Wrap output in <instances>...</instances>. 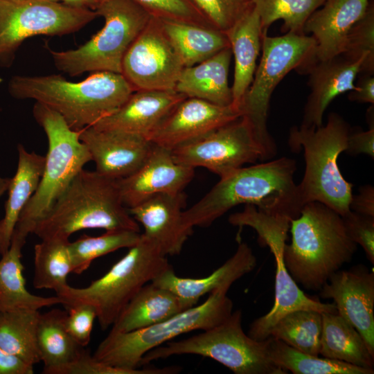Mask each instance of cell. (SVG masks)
I'll list each match as a JSON object with an SVG mask.
<instances>
[{
  "mask_svg": "<svg viewBox=\"0 0 374 374\" xmlns=\"http://www.w3.org/2000/svg\"><path fill=\"white\" fill-rule=\"evenodd\" d=\"M296 164L286 157L242 167L220 178L199 201L184 210V224L193 230L206 227L232 208L254 205L268 215L297 218L303 206L294 182Z\"/></svg>",
  "mask_w": 374,
  "mask_h": 374,
  "instance_id": "1",
  "label": "cell"
},
{
  "mask_svg": "<svg viewBox=\"0 0 374 374\" xmlns=\"http://www.w3.org/2000/svg\"><path fill=\"white\" fill-rule=\"evenodd\" d=\"M12 97L40 103L63 117L76 131L91 126L118 109L134 91L121 73L99 71L71 82L60 75L12 76Z\"/></svg>",
  "mask_w": 374,
  "mask_h": 374,
  "instance_id": "2",
  "label": "cell"
},
{
  "mask_svg": "<svg viewBox=\"0 0 374 374\" xmlns=\"http://www.w3.org/2000/svg\"><path fill=\"white\" fill-rule=\"evenodd\" d=\"M291 242L283 258L297 285L319 292L330 277L352 260L357 244L349 237L342 217L319 202L306 203L291 220Z\"/></svg>",
  "mask_w": 374,
  "mask_h": 374,
  "instance_id": "3",
  "label": "cell"
},
{
  "mask_svg": "<svg viewBox=\"0 0 374 374\" xmlns=\"http://www.w3.org/2000/svg\"><path fill=\"white\" fill-rule=\"evenodd\" d=\"M87 229L140 232L138 222L122 201L117 180L83 168L33 233L41 240L69 239L73 233Z\"/></svg>",
  "mask_w": 374,
  "mask_h": 374,
  "instance_id": "4",
  "label": "cell"
},
{
  "mask_svg": "<svg viewBox=\"0 0 374 374\" xmlns=\"http://www.w3.org/2000/svg\"><path fill=\"white\" fill-rule=\"evenodd\" d=\"M233 308V302L226 292L213 291L202 304L150 326L127 332L110 330L96 348L93 357L127 374H171L172 366L140 369L143 356L181 335L217 326L231 315Z\"/></svg>",
  "mask_w": 374,
  "mask_h": 374,
  "instance_id": "5",
  "label": "cell"
},
{
  "mask_svg": "<svg viewBox=\"0 0 374 374\" xmlns=\"http://www.w3.org/2000/svg\"><path fill=\"white\" fill-rule=\"evenodd\" d=\"M350 128L337 113L328 115L326 125L318 127L294 126L288 145L292 151H304L305 172L297 184L299 198L304 206L319 202L341 216L350 211L353 185L341 175L338 157L345 152Z\"/></svg>",
  "mask_w": 374,
  "mask_h": 374,
  "instance_id": "6",
  "label": "cell"
},
{
  "mask_svg": "<svg viewBox=\"0 0 374 374\" xmlns=\"http://www.w3.org/2000/svg\"><path fill=\"white\" fill-rule=\"evenodd\" d=\"M33 114L46 135L48 152L39 185L22 210L12 236L25 243L76 175L91 161L80 139V131L71 129L57 112L35 102Z\"/></svg>",
  "mask_w": 374,
  "mask_h": 374,
  "instance_id": "7",
  "label": "cell"
},
{
  "mask_svg": "<svg viewBox=\"0 0 374 374\" xmlns=\"http://www.w3.org/2000/svg\"><path fill=\"white\" fill-rule=\"evenodd\" d=\"M316 46L314 37L305 34L287 32L275 37L262 35L261 59L240 110L252 128L264 161L271 160L277 152L276 144L267 128L271 95L291 71L308 73L317 61Z\"/></svg>",
  "mask_w": 374,
  "mask_h": 374,
  "instance_id": "8",
  "label": "cell"
},
{
  "mask_svg": "<svg viewBox=\"0 0 374 374\" xmlns=\"http://www.w3.org/2000/svg\"><path fill=\"white\" fill-rule=\"evenodd\" d=\"M170 266L159 246L141 233L139 241L102 277L85 287L69 285L56 295L66 307L75 303L93 305L101 328L105 330L145 285Z\"/></svg>",
  "mask_w": 374,
  "mask_h": 374,
  "instance_id": "9",
  "label": "cell"
},
{
  "mask_svg": "<svg viewBox=\"0 0 374 374\" xmlns=\"http://www.w3.org/2000/svg\"><path fill=\"white\" fill-rule=\"evenodd\" d=\"M95 11L105 24L84 44L63 51L46 46L57 70L71 77L86 72L121 73L126 52L152 17L132 0H103Z\"/></svg>",
  "mask_w": 374,
  "mask_h": 374,
  "instance_id": "10",
  "label": "cell"
},
{
  "mask_svg": "<svg viewBox=\"0 0 374 374\" xmlns=\"http://www.w3.org/2000/svg\"><path fill=\"white\" fill-rule=\"evenodd\" d=\"M197 335L161 345L143 357L141 366L173 355H197L211 358L235 374H287L269 358L267 339L257 341L242 327V312H232L220 323Z\"/></svg>",
  "mask_w": 374,
  "mask_h": 374,
  "instance_id": "11",
  "label": "cell"
},
{
  "mask_svg": "<svg viewBox=\"0 0 374 374\" xmlns=\"http://www.w3.org/2000/svg\"><path fill=\"white\" fill-rule=\"evenodd\" d=\"M290 220L285 217L268 215L258 211L254 205L247 204L244 210L231 214L229 222L236 226H249L258 234L260 244L267 246L276 262L275 297L271 309L255 319L247 335L257 341L269 337L276 323L287 314L299 310L323 312H337L333 303H321L306 295L293 280L285 266L283 250L287 240Z\"/></svg>",
  "mask_w": 374,
  "mask_h": 374,
  "instance_id": "12",
  "label": "cell"
},
{
  "mask_svg": "<svg viewBox=\"0 0 374 374\" xmlns=\"http://www.w3.org/2000/svg\"><path fill=\"white\" fill-rule=\"evenodd\" d=\"M98 17L95 10L46 0H0V65L10 66L28 38L77 32Z\"/></svg>",
  "mask_w": 374,
  "mask_h": 374,
  "instance_id": "13",
  "label": "cell"
},
{
  "mask_svg": "<svg viewBox=\"0 0 374 374\" xmlns=\"http://www.w3.org/2000/svg\"><path fill=\"white\" fill-rule=\"evenodd\" d=\"M171 151L177 162L205 168L220 178L244 164L264 161L252 128L242 116Z\"/></svg>",
  "mask_w": 374,
  "mask_h": 374,
  "instance_id": "14",
  "label": "cell"
},
{
  "mask_svg": "<svg viewBox=\"0 0 374 374\" xmlns=\"http://www.w3.org/2000/svg\"><path fill=\"white\" fill-rule=\"evenodd\" d=\"M184 68L160 19L152 16L126 52L121 74L134 91L172 90Z\"/></svg>",
  "mask_w": 374,
  "mask_h": 374,
  "instance_id": "15",
  "label": "cell"
},
{
  "mask_svg": "<svg viewBox=\"0 0 374 374\" xmlns=\"http://www.w3.org/2000/svg\"><path fill=\"white\" fill-rule=\"evenodd\" d=\"M334 301L337 312L362 335L374 355V272L362 264L338 270L319 291Z\"/></svg>",
  "mask_w": 374,
  "mask_h": 374,
  "instance_id": "16",
  "label": "cell"
},
{
  "mask_svg": "<svg viewBox=\"0 0 374 374\" xmlns=\"http://www.w3.org/2000/svg\"><path fill=\"white\" fill-rule=\"evenodd\" d=\"M241 116L240 110L232 105L220 106L204 100L186 97L170 112L148 139L154 145L172 150Z\"/></svg>",
  "mask_w": 374,
  "mask_h": 374,
  "instance_id": "17",
  "label": "cell"
},
{
  "mask_svg": "<svg viewBox=\"0 0 374 374\" xmlns=\"http://www.w3.org/2000/svg\"><path fill=\"white\" fill-rule=\"evenodd\" d=\"M80 139L87 148L96 171L112 179L126 177L146 160L154 144L147 138L93 126L80 131Z\"/></svg>",
  "mask_w": 374,
  "mask_h": 374,
  "instance_id": "18",
  "label": "cell"
},
{
  "mask_svg": "<svg viewBox=\"0 0 374 374\" xmlns=\"http://www.w3.org/2000/svg\"><path fill=\"white\" fill-rule=\"evenodd\" d=\"M194 173L195 168L177 162L170 150L154 144L141 166L117 179V184L122 201L130 208L159 194L183 192Z\"/></svg>",
  "mask_w": 374,
  "mask_h": 374,
  "instance_id": "19",
  "label": "cell"
},
{
  "mask_svg": "<svg viewBox=\"0 0 374 374\" xmlns=\"http://www.w3.org/2000/svg\"><path fill=\"white\" fill-rule=\"evenodd\" d=\"M366 57L352 60L339 55L317 60L309 69L310 92L304 107L301 126L318 127L323 125L324 112L339 95L355 89L354 82L365 71Z\"/></svg>",
  "mask_w": 374,
  "mask_h": 374,
  "instance_id": "20",
  "label": "cell"
},
{
  "mask_svg": "<svg viewBox=\"0 0 374 374\" xmlns=\"http://www.w3.org/2000/svg\"><path fill=\"white\" fill-rule=\"evenodd\" d=\"M186 203L184 192L152 196L128 208L134 220L142 224V234L155 242L168 256L180 253L193 230L183 223Z\"/></svg>",
  "mask_w": 374,
  "mask_h": 374,
  "instance_id": "21",
  "label": "cell"
},
{
  "mask_svg": "<svg viewBox=\"0 0 374 374\" xmlns=\"http://www.w3.org/2000/svg\"><path fill=\"white\" fill-rule=\"evenodd\" d=\"M256 264L251 247L246 242H239L234 254L208 276L198 278L178 276L170 265L151 282L172 292L186 308H190L196 305L206 294L216 290L227 293L233 283L251 272Z\"/></svg>",
  "mask_w": 374,
  "mask_h": 374,
  "instance_id": "22",
  "label": "cell"
},
{
  "mask_svg": "<svg viewBox=\"0 0 374 374\" xmlns=\"http://www.w3.org/2000/svg\"><path fill=\"white\" fill-rule=\"evenodd\" d=\"M185 98L175 89L136 90L118 109L92 126L135 134L148 139Z\"/></svg>",
  "mask_w": 374,
  "mask_h": 374,
  "instance_id": "23",
  "label": "cell"
},
{
  "mask_svg": "<svg viewBox=\"0 0 374 374\" xmlns=\"http://www.w3.org/2000/svg\"><path fill=\"white\" fill-rule=\"evenodd\" d=\"M370 0H326L306 20L304 34L316 41L317 60L341 54L352 27L367 11Z\"/></svg>",
  "mask_w": 374,
  "mask_h": 374,
  "instance_id": "24",
  "label": "cell"
},
{
  "mask_svg": "<svg viewBox=\"0 0 374 374\" xmlns=\"http://www.w3.org/2000/svg\"><path fill=\"white\" fill-rule=\"evenodd\" d=\"M225 33L234 59L232 105L240 109L253 81L262 46V25L253 8L251 6Z\"/></svg>",
  "mask_w": 374,
  "mask_h": 374,
  "instance_id": "25",
  "label": "cell"
},
{
  "mask_svg": "<svg viewBox=\"0 0 374 374\" xmlns=\"http://www.w3.org/2000/svg\"><path fill=\"white\" fill-rule=\"evenodd\" d=\"M232 58L230 47L195 65L184 67L175 90L188 98H195L211 103L232 105L229 72Z\"/></svg>",
  "mask_w": 374,
  "mask_h": 374,
  "instance_id": "26",
  "label": "cell"
},
{
  "mask_svg": "<svg viewBox=\"0 0 374 374\" xmlns=\"http://www.w3.org/2000/svg\"><path fill=\"white\" fill-rule=\"evenodd\" d=\"M18 163L15 175L10 178L5 203V214L0 220V254L9 249L19 215L36 190L43 173L45 156L27 151L18 144Z\"/></svg>",
  "mask_w": 374,
  "mask_h": 374,
  "instance_id": "27",
  "label": "cell"
},
{
  "mask_svg": "<svg viewBox=\"0 0 374 374\" xmlns=\"http://www.w3.org/2000/svg\"><path fill=\"white\" fill-rule=\"evenodd\" d=\"M186 309L172 292L150 282L127 303L112 326L111 331L127 332L144 328Z\"/></svg>",
  "mask_w": 374,
  "mask_h": 374,
  "instance_id": "28",
  "label": "cell"
},
{
  "mask_svg": "<svg viewBox=\"0 0 374 374\" xmlns=\"http://www.w3.org/2000/svg\"><path fill=\"white\" fill-rule=\"evenodd\" d=\"M25 244L12 238L0 260V311L39 310L56 304L64 305V301L57 295L44 297L27 290L21 262V249Z\"/></svg>",
  "mask_w": 374,
  "mask_h": 374,
  "instance_id": "29",
  "label": "cell"
},
{
  "mask_svg": "<svg viewBox=\"0 0 374 374\" xmlns=\"http://www.w3.org/2000/svg\"><path fill=\"white\" fill-rule=\"evenodd\" d=\"M319 355L373 369V355L358 331L337 312H323Z\"/></svg>",
  "mask_w": 374,
  "mask_h": 374,
  "instance_id": "30",
  "label": "cell"
},
{
  "mask_svg": "<svg viewBox=\"0 0 374 374\" xmlns=\"http://www.w3.org/2000/svg\"><path fill=\"white\" fill-rule=\"evenodd\" d=\"M159 19L177 51L184 67L199 64L222 50L230 47L225 32L215 27Z\"/></svg>",
  "mask_w": 374,
  "mask_h": 374,
  "instance_id": "31",
  "label": "cell"
},
{
  "mask_svg": "<svg viewBox=\"0 0 374 374\" xmlns=\"http://www.w3.org/2000/svg\"><path fill=\"white\" fill-rule=\"evenodd\" d=\"M66 312L53 309L39 314L37 344L43 373L76 359L84 350L68 333L64 326Z\"/></svg>",
  "mask_w": 374,
  "mask_h": 374,
  "instance_id": "32",
  "label": "cell"
},
{
  "mask_svg": "<svg viewBox=\"0 0 374 374\" xmlns=\"http://www.w3.org/2000/svg\"><path fill=\"white\" fill-rule=\"evenodd\" d=\"M69 242V239L51 238L35 245V288L53 290L58 294L69 285L66 278L72 273Z\"/></svg>",
  "mask_w": 374,
  "mask_h": 374,
  "instance_id": "33",
  "label": "cell"
},
{
  "mask_svg": "<svg viewBox=\"0 0 374 374\" xmlns=\"http://www.w3.org/2000/svg\"><path fill=\"white\" fill-rule=\"evenodd\" d=\"M266 339L270 359L287 372L289 371L294 374L374 373V369L302 353L272 337Z\"/></svg>",
  "mask_w": 374,
  "mask_h": 374,
  "instance_id": "34",
  "label": "cell"
},
{
  "mask_svg": "<svg viewBox=\"0 0 374 374\" xmlns=\"http://www.w3.org/2000/svg\"><path fill=\"white\" fill-rule=\"evenodd\" d=\"M38 310L0 311V347L34 366L41 362L37 344Z\"/></svg>",
  "mask_w": 374,
  "mask_h": 374,
  "instance_id": "35",
  "label": "cell"
},
{
  "mask_svg": "<svg viewBox=\"0 0 374 374\" xmlns=\"http://www.w3.org/2000/svg\"><path fill=\"white\" fill-rule=\"evenodd\" d=\"M322 314L311 310L291 312L280 319L270 330L269 337L307 354L319 355Z\"/></svg>",
  "mask_w": 374,
  "mask_h": 374,
  "instance_id": "36",
  "label": "cell"
},
{
  "mask_svg": "<svg viewBox=\"0 0 374 374\" xmlns=\"http://www.w3.org/2000/svg\"><path fill=\"white\" fill-rule=\"evenodd\" d=\"M140 232L131 230L106 231L99 236L84 235L69 242L72 273L80 274L96 258L122 248H130L141 239Z\"/></svg>",
  "mask_w": 374,
  "mask_h": 374,
  "instance_id": "37",
  "label": "cell"
},
{
  "mask_svg": "<svg viewBox=\"0 0 374 374\" xmlns=\"http://www.w3.org/2000/svg\"><path fill=\"white\" fill-rule=\"evenodd\" d=\"M258 15L263 34L276 21H283L287 32L304 34L303 26L310 15L326 0H245Z\"/></svg>",
  "mask_w": 374,
  "mask_h": 374,
  "instance_id": "38",
  "label": "cell"
},
{
  "mask_svg": "<svg viewBox=\"0 0 374 374\" xmlns=\"http://www.w3.org/2000/svg\"><path fill=\"white\" fill-rule=\"evenodd\" d=\"M352 60L366 57V73L374 71V8L370 3L366 12L350 30L341 54Z\"/></svg>",
  "mask_w": 374,
  "mask_h": 374,
  "instance_id": "39",
  "label": "cell"
},
{
  "mask_svg": "<svg viewBox=\"0 0 374 374\" xmlns=\"http://www.w3.org/2000/svg\"><path fill=\"white\" fill-rule=\"evenodd\" d=\"M153 17L213 26L193 0H132ZM215 27V26H213Z\"/></svg>",
  "mask_w": 374,
  "mask_h": 374,
  "instance_id": "40",
  "label": "cell"
},
{
  "mask_svg": "<svg viewBox=\"0 0 374 374\" xmlns=\"http://www.w3.org/2000/svg\"><path fill=\"white\" fill-rule=\"evenodd\" d=\"M209 22L226 32L251 5L245 0H193Z\"/></svg>",
  "mask_w": 374,
  "mask_h": 374,
  "instance_id": "41",
  "label": "cell"
},
{
  "mask_svg": "<svg viewBox=\"0 0 374 374\" xmlns=\"http://www.w3.org/2000/svg\"><path fill=\"white\" fill-rule=\"evenodd\" d=\"M64 326L70 336L81 346L85 347L91 340L94 320L97 317L95 308L87 303H75L66 306Z\"/></svg>",
  "mask_w": 374,
  "mask_h": 374,
  "instance_id": "42",
  "label": "cell"
},
{
  "mask_svg": "<svg viewBox=\"0 0 374 374\" xmlns=\"http://www.w3.org/2000/svg\"><path fill=\"white\" fill-rule=\"evenodd\" d=\"M350 239L363 248L371 263H374V217L349 211L341 216Z\"/></svg>",
  "mask_w": 374,
  "mask_h": 374,
  "instance_id": "43",
  "label": "cell"
},
{
  "mask_svg": "<svg viewBox=\"0 0 374 374\" xmlns=\"http://www.w3.org/2000/svg\"><path fill=\"white\" fill-rule=\"evenodd\" d=\"M44 374H127L126 371L106 365L91 355L85 349L74 360L51 368Z\"/></svg>",
  "mask_w": 374,
  "mask_h": 374,
  "instance_id": "44",
  "label": "cell"
},
{
  "mask_svg": "<svg viewBox=\"0 0 374 374\" xmlns=\"http://www.w3.org/2000/svg\"><path fill=\"white\" fill-rule=\"evenodd\" d=\"M367 121L369 129L366 131L359 129L358 130H350L347 146L345 152L352 156L361 154L368 155L374 158V121L373 107H370L367 112Z\"/></svg>",
  "mask_w": 374,
  "mask_h": 374,
  "instance_id": "45",
  "label": "cell"
},
{
  "mask_svg": "<svg viewBox=\"0 0 374 374\" xmlns=\"http://www.w3.org/2000/svg\"><path fill=\"white\" fill-rule=\"evenodd\" d=\"M349 208L355 213L374 217V187L371 185L359 187L358 193L353 194Z\"/></svg>",
  "mask_w": 374,
  "mask_h": 374,
  "instance_id": "46",
  "label": "cell"
},
{
  "mask_svg": "<svg viewBox=\"0 0 374 374\" xmlns=\"http://www.w3.org/2000/svg\"><path fill=\"white\" fill-rule=\"evenodd\" d=\"M33 366L0 347V374H33Z\"/></svg>",
  "mask_w": 374,
  "mask_h": 374,
  "instance_id": "47",
  "label": "cell"
},
{
  "mask_svg": "<svg viewBox=\"0 0 374 374\" xmlns=\"http://www.w3.org/2000/svg\"><path fill=\"white\" fill-rule=\"evenodd\" d=\"M373 75L364 73L355 85V89L350 91L348 96V100L362 103L374 104V78Z\"/></svg>",
  "mask_w": 374,
  "mask_h": 374,
  "instance_id": "48",
  "label": "cell"
},
{
  "mask_svg": "<svg viewBox=\"0 0 374 374\" xmlns=\"http://www.w3.org/2000/svg\"><path fill=\"white\" fill-rule=\"evenodd\" d=\"M51 1H56L63 3L64 4L78 7L89 8L93 10L97 8V6L103 1V0H46Z\"/></svg>",
  "mask_w": 374,
  "mask_h": 374,
  "instance_id": "49",
  "label": "cell"
},
{
  "mask_svg": "<svg viewBox=\"0 0 374 374\" xmlns=\"http://www.w3.org/2000/svg\"><path fill=\"white\" fill-rule=\"evenodd\" d=\"M10 178L0 177V197L7 190Z\"/></svg>",
  "mask_w": 374,
  "mask_h": 374,
  "instance_id": "50",
  "label": "cell"
},
{
  "mask_svg": "<svg viewBox=\"0 0 374 374\" xmlns=\"http://www.w3.org/2000/svg\"><path fill=\"white\" fill-rule=\"evenodd\" d=\"M3 82V78L0 76V84Z\"/></svg>",
  "mask_w": 374,
  "mask_h": 374,
  "instance_id": "51",
  "label": "cell"
}]
</instances>
